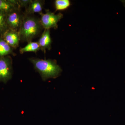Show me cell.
I'll list each match as a JSON object with an SVG mask.
<instances>
[{"mask_svg": "<svg viewBox=\"0 0 125 125\" xmlns=\"http://www.w3.org/2000/svg\"><path fill=\"white\" fill-rule=\"evenodd\" d=\"M43 29L40 18L25 12L24 18L19 31L21 41L28 43L32 42L40 34Z\"/></svg>", "mask_w": 125, "mask_h": 125, "instance_id": "1", "label": "cell"}, {"mask_svg": "<svg viewBox=\"0 0 125 125\" xmlns=\"http://www.w3.org/2000/svg\"><path fill=\"white\" fill-rule=\"evenodd\" d=\"M29 60L33 65L34 69L41 75L43 80L46 81L50 78H55L60 74L62 70L57 64L55 60H43L31 57Z\"/></svg>", "mask_w": 125, "mask_h": 125, "instance_id": "2", "label": "cell"}, {"mask_svg": "<svg viewBox=\"0 0 125 125\" xmlns=\"http://www.w3.org/2000/svg\"><path fill=\"white\" fill-rule=\"evenodd\" d=\"M41 24L44 29H55L58 27L57 24L63 17V15L61 13L55 14L48 9L45 10V13H43L39 14Z\"/></svg>", "mask_w": 125, "mask_h": 125, "instance_id": "3", "label": "cell"}, {"mask_svg": "<svg viewBox=\"0 0 125 125\" xmlns=\"http://www.w3.org/2000/svg\"><path fill=\"white\" fill-rule=\"evenodd\" d=\"M13 74V61L10 56L0 57V82L7 83Z\"/></svg>", "mask_w": 125, "mask_h": 125, "instance_id": "4", "label": "cell"}, {"mask_svg": "<svg viewBox=\"0 0 125 125\" xmlns=\"http://www.w3.org/2000/svg\"><path fill=\"white\" fill-rule=\"evenodd\" d=\"M25 15L21 9H18L7 14L6 23L9 29L19 31Z\"/></svg>", "mask_w": 125, "mask_h": 125, "instance_id": "5", "label": "cell"}, {"mask_svg": "<svg viewBox=\"0 0 125 125\" xmlns=\"http://www.w3.org/2000/svg\"><path fill=\"white\" fill-rule=\"evenodd\" d=\"M0 36L13 49L19 47L21 40L19 31L8 29Z\"/></svg>", "mask_w": 125, "mask_h": 125, "instance_id": "6", "label": "cell"}, {"mask_svg": "<svg viewBox=\"0 0 125 125\" xmlns=\"http://www.w3.org/2000/svg\"><path fill=\"white\" fill-rule=\"evenodd\" d=\"M40 50L45 53L46 49L51 50L52 40L50 34V29H45L41 35L38 42Z\"/></svg>", "mask_w": 125, "mask_h": 125, "instance_id": "7", "label": "cell"}, {"mask_svg": "<svg viewBox=\"0 0 125 125\" xmlns=\"http://www.w3.org/2000/svg\"><path fill=\"white\" fill-rule=\"evenodd\" d=\"M45 1L42 0H32L25 9V13L29 14H33L35 13L40 14L42 13Z\"/></svg>", "mask_w": 125, "mask_h": 125, "instance_id": "8", "label": "cell"}, {"mask_svg": "<svg viewBox=\"0 0 125 125\" xmlns=\"http://www.w3.org/2000/svg\"><path fill=\"white\" fill-rule=\"evenodd\" d=\"M13 49L0 36V57L9 56L10 54L16 55Z\"/></svg>", "mask_w": 125, "mask_h": 125, "instance_id": "9", "label": "cell"}, {"mask_svg": "<svg viewBox=\"0 0 125 125\" xmlns=\"http://www.w3.org/2000/svg\"><path fill=\"white\" fill-rule=\"evenodd\" d=\"M18 9H21L12 4L10 0H0V11L6 14Z\"/></svg>", "mask_w": 125, "mask_h": 125, "instance_id": "10", "label": "cell"}, {"mask_svg": "<svg viewBox=\"0 0 125 125\" xmlns=\"http://www.w3.org/2000/svg\"><path fill=\"white\" fill-rule=\"evenodd\" d=\"M40 50V47L38 42H30L24 47L20 48L19 50L21 54L26 52H34L36 53Z\"/></svg>", "mask_w": 125, "mask_h": 125, "instance_id": "11", "label": "cell"}, {"mask_svg": "<svg viewBox=\"0 0 125 125\" xmlns=\"http://www.w3.org/2000/svg\"><path fill=\"white\" fill-rule=\"evenodd\" d=\"M7 14L0 11V36L9 29L6 23Z\"/></svg>", "mask_w": 125, "mask_h": 125, "instance_id": "12", "label": "cell"}, {"mask_svg": "<svg viewBox=\"0 0 125 125\" xmlns=\"http://www.w3.org/2000/svg\"><path fill=\"white\" fill-rule=\"evenodd\" d=\"M55 5L57 10H64L69 7L70 2L69 0H56Z\"/></svg>", "mask_w": 125, "mask_h": 125, "instance_id": "13", "label": "cell"}, {"mask_svg": "<svg viewBox=\"0 0 125 125\" xmlns=\"http://www.w3.org/2000/svg\"><path fill=\"white\" fill-rule=\"evenodd\" d=\"M19 5L21 7H25V9L28 7L31 2L32 0H18Z\"/></svg>", "mask_w": 125, "mask_h": 125, "instance_id": "14", "label": "cell"}]
</instances>
